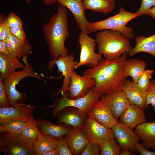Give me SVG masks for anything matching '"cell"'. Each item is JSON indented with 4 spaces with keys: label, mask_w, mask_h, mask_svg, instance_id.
Here are the masks:
<instances>
[{
    "label": "cell",
    "mask_w": 155,
    "mask_h": 155,
    "mask_svg": "<svg viewBox=\"0 0 155 155\" xmlns=\"http://www.w3.org/2000/svg\"><path fill=\"white\" fill-rule=\"evenodd\" d=\"M128 55L124 53L112 59L102 58L96 66L85 70L82 76L94 79L93 90L102 95L121 90L127 78L124 68Z\"/></svg>",
    "instance_id": "obj_1"
},
{
    "label": "cell",
    "mask_w": 155,
    "mask_h": 155,
    "mask_svg": "<svg viewBox=\"0 0 155 155\" xmlns=\"http://www.w3.org/2000/svg\"><path fill=\"white\" fill-rule=\"evenodd\" d=\"M68 23L67 8L59 4L57 13L52 15L43 25L44 36L49 54L53 59L69 54V50L65 46V41L69 36Z\"/></svg>",
    "instance_id": "obj_2"
},
{
    "label": "cell",
    "mask_w": 155,
    "mask_h": 155,
    "mask_svg": "<svg viewBox=\"0 0 155 155\" xmlns=\"http://www.w3.org/2000/svg\"><path fill=\"white\" fill-rule=\"evenodd\" d=\"M96 38L98 53L105 59L118 58L124 53L128 54L133 48L129 39L118 31L108 29L99 31Z\"/></svg>",
    "instance_id": "obj_3"
},
{
    "label": "cell",
    "mask_w": 155,
    "mask_h": 155,
    "mask_svg": "<svg viewBox=\"0 0 155 155\" xmlns=\"http://www.w3.org/2000/svg\"><path fill=\"white\" fill-rule=\"evenodd\" d=\"M27 56L22 58L24 63V67L20 71H16L5 80H2L4 84L7 98L11 106L24 102L27 98L26 95L17 90L16 86L20 82L28 77H34L45 82L40 75L36 73L32 67L28 62Z\"/></svg>",
    "instance_id": "obj_4"
},
{
    "label": "cell",
    "mask_w": 155,
    "mask_h": 155,
    "mask_svg": "<svg viewBox=\"0 0 155 155\" xmlns=\"http://www.w3.org/2000/svg\"><path fill=\"white\" fill-rule=\"evenodd\" d=\"M140 16L127 11L122 7H120L118 13L102 20L90 23L91 32L108 29L119 31L128 39L135 38L133 28L127 26L131 20Z\"/></svg>",
    "instance_id": "obj_5"
},
{
    "label": "cell",
    "mask_w": 155,
    "mask_h": 155,
    "mask_svg": "<svg viewBox=\"0 0 155 155\" xmlns=\"http://www.w3.org/2000/svg\"><path fill=\"white\" fill-rule=\"evenodd\" d=\"M62 95L60 98H54L52 105L50 106L53 108V116H55L61 110L67 107L77 108L84 115H88V113L91 108L102 96L100 93L94 92L93 88L85 96L75 99H71L69 98L68 90Z\"/></svg>",
    "instance_id": "obj_6"
},
{
    "label": "cell",
    "mask_w": 155,
    "mask_h": 155,
    "mask_svg": "<svg viewBox=\"0 0 155 155\" xmlns=\"http://www.w3.org/2000/svg\"><path fill=\"white\" fill-rule=\"evenodd\" d=\"M0 151L5 155H36L33 141L7 133H0Z\"/></svg>",
    "instance_id": "obj_7"
},
{
    "label": "cell",
    "mask_w": 155,
    "mask_h": 155,
    "mask_svg": "<svg viewBox=\"0 0 155 155\" xmlns=\"http://www.w3.org/2000/svg\"><path fill=\"white\" fill-rule=\"evenodd\" d=\"M78 42L80 46V53L79 61L74 69H77L83 65L90 68L96 66L102 58L101 55L95 52L96 39L90 37L88 34L81 31Z\"/></svg>",
    "instance_id": "obj_8"
},
{
    "label": "cell",
    "mask_w": 155,
    "mask_h": 155,
    "mask_svg": "<svg viewBox=\"0 0 155 155\" xmlns=\"http://www.w3.org/2000/svg\"><path fill=\"white\" fill-rule=\"evenodd\" d=\"M74 54H68L65 56H60L56 59H53L49 63L48 69L52 70L53 66L56 65L58 69V73H61V76L64 77L63 84L61 88L57 92L53 94L52 97L61 94L62 95L68 90L71 82L70 77L78 61H74Z\"/></svg>",
    "instance_id": "obj_9"
},
{
    "label": "cell",
    "mask_w": 155,
    "mask_h": 155,
    "mask_svg": "<svg viewBox=\"0 0 155 155\" xmlns=\"http://www.w3.org/2000/svg\"><path fill=\"white\" fill-rule=\"evenodd\" d=\"M36 107L23 102L13 106L0 108V124L14 120L30 122L35 119L33 113Z\"/></svg>",
    "instance_id": "obj_10"
},
{
    "label": "cell",
    "mask_w": 155,
    "mask_h": 155,
    "mask_svg": "<svg viewBox=\"0 0 155 155\" xmlns=\"http://www.w3.org/2000/svg\"><path fill=\"white\" fill-rule=\"evenodd\" d=\"M90 142L99 145L115 138L111 128L99 123L91 116H88L82 127Z\"/></svg>",
    "instance_id": "obj_11"
},
{
    "label": "cell",
    "mask_w": 155,
    "mask_h": 155,
    "mask_svg": "<svg viewBox=\"0 0 155 155\" xmlns=\"http://www.w3.org/2000/svg\"><path fill=\"white\" fill-rule=\"evenodd\" d=\"M69 98L75 99L86 96L95 85V80L77 74L73 70L70 77Z\"/></svg>",
    "instance_id": "obj_12"
},
{
    "label": "cell",
    "mask_w": 155,
    "mask_h": 155,
    "mask_svg": "<svg viewBox=\"0 0 155 155\" xmlns=\"http://www.w3.org/2000/svg\"><path fill=\"white\" fill-rule=\"evenodd\" d=\"M115 138L118 141L121 149L135 150L134 146L140 140L133 129L120 122L112 128Z\"/></svg>",
    "instance_id": "obj_13"
},
{
    "label": "cell",
    "mask_w": 155,
    "mask_h": 155,
    "mask_svg": "<svg viewBox=\"0 0 155 155\" xmlns=\"http://www.w3.org/2000/svg\"><path fill=\"white\" fill-rule=\"evenodd\" d=\"M58 4L68 8L73 14L77 24L81 31L87 34L92 33L90 23L87 20L85 10L82 0H56Z\"/></svg>",
    "instance_id": "obj_14"
},
{
    "label": "cell",
    "mask_w": 155,
    "mask_h": 155,
    "mask_svg": "<svg viewBox=\"0 0 155 155\" xmlns=\"http://www.w3.org/2000/svg\"><path fill=\"white\" fill-rule=\"evenodd\" d=\"M100 99L110 108L113 116L117 120L131 104L122 90L102 95Z\"/></svg>",
    "instance_id": "obj_15"
},
{
    "label": "cell",
    "mask_w": 155,
    "mask_h": 155,
    "mask_svg": "<svg viewBox=\"0 0 155 155\" xmlns=\"http://www.w3.org/2000/svg\"><path fill=\"white\" fill-rule=\"evenodd\" d=\"M55 116L58 123L75 128L82 127L88 115H85L77 108L67 107L61 110Z\"/></svg>",
    "instance_id": "obj_16"
},
{
    "label": "cell",
    "mask_w": 155,
    "mask_h": 155,
    "mask_svg": "<svg viewBox=\"0 0 155 155\" xmlns=\"http://www.w3.org/2000/svg\"><path fill=\"white\" fill-rule=\"evenodd\" d=\"M88 115L98 122L110 128L118 122L113 116L110 108L101 100H98L90 110Z\"/></svg>",
    "instance_id": "obj_17"
},
{
    "label": "cell",
    "mask_w": 155,
    "mask_h": 155,
    "mask_svg": "<svg viewBox=\"0 0 155 155\" xmlns=\"http://www.w3.org/2000/svg\"><path fill=\"white\" fill-rule=\"evenodd\" d=\"M5 41L9 53L13 55L20 60L31 53L32 46L27 38L18 39L11 33L8 28L7 36Z\"/></svg>",
    "instance_id": "obj_18"
},
{
    "label": "cell",
    "mask_w": 155,
    "mask_h": 155,
    "mask_svg": "<svg viewBox=\"0 0 155 155\" xmlns=\"http://www.w3.org/2000/svg\"><path fill=\"white\" fill-rule=\"evenodd\" d=\"M144 109L131 104L119 117L120 122L133 129L138 125L146 122Z\"/></svg>",
    "instance_id": "obj_19"
},
{
    "label": "cell",
    "mask_w": 155,
    "mask_h": 155,
    "mask_svg": "<svg viewBox=\"0 0 155 155\" xmlns=\"http://www.w3.org/2000/svg\"><path fill=\"white\" fill-rule=\"evenodd\" d=\"M64 138L67 142L73 155H81L90 142L82 127L72 128Z\"/></svg>",
    "instance_id": "obj_20"
},
{
    "label": "cell",
    "mask_w": 155,
    "mask_h": 155,
    "mask_svg": "<svg viewBox=\"0 0 155 155\" xmlns=\"http://www.w3.org/2000/svg\"><path fill=\"white\" fill-rule=\"evenodd\" d=\"M36 121L40 131L46 136L59 139L66 135L72 128L63 123H58L56 125L41 118L38 119Z\"/></svg>",
    "instance_id": "obj_21"
},
{
    "label": "cell",
    "mask_w": 155,
    "mask_h": 155,
    "mask_svg": "<svg viewBox=\"0 0 155 155\" xmlns=\"http://www.w3.org/2000/svg\"><path fill=\"white\" fill-rule=\"evenodd\" d=\"M134 131L147 149L155 146V121L138 125Z\"/></svg>",
    "instance_id": "obj_22"
},
{
    "label": "cell",
    "mask_w": 155,
    "mask_h": 155,
    "mask_svg": "<svg viewBox=\"0 0 155 155\" xmlns=\"http://www.w3.org/2000/svg\"><path fill=\"white\" fill-rule=\"evenodd\" d=\"M24 66L13 55L0 53V78L2 80L6 79L16 69H22Z\"/></svg>",
    "instance_id": "obj_23"
},
{
    "label": "cell",
    "mask_w": 155,
    "mask_h": 155,
    "mask_svg": "<svg viewBox=\"0 0 155 155\" xmlns=\"http://www.w3.org/2000/svg\"><path fill=\"white\" fill-rule=\"evenodd\" d=\"M122 90L131 104H135L144 109L147 108L146 97L139 89L137 84L133 81L126 80L123 87Z\"/></svg>",
    "instance_id": "obj_24"
},
{
    "label": "cell",
    "mask_w": 155,
    "mask_h": 155,
    "mask_svg": "<svg viewBox=\"0 0 155 155\" xmlns=\"http://www.w3.org/2000/svg\"><path fill=\"white\" fill-rule=\"evenodd\" d=\"M59 140L60 139L46 136L39 131L36 139L33 142L36 155H43L55 149Z\"/></svg>",
    "instance_id": "obj_25"
},
{
    "label": "cell",
    "mask_w": 155,
    "mask_h": 155,
    "mask_svg": "<svg viewBox=\"0 0 155 155\" xmlns=\"http://www.w3.org/2000/svg\"><path fill=\"white\" fill-rule=\"evenodd\" d=\"M136 45L128 54L130 57L139 52L147 53L155 57V34L149 37L139 36L135 37Z\"/></svg>",
    "instance_id": "obj_26"
},
{
    "label": "cell",
    "mask_w": 155,
    "mask_h": 155,
    "mask_svg": "<svg viewBox=\"0 0 155 155\" xmlns=\"http://www.w3.org/2000/svg\"><path fill=\"white\" fill-rule=\"evenodd\" d=\"M147 66V63L138 58H134L126 60L124 72L127 77H131L133 81L137 83Z\"/></svg>",
    "instance_id": "obj_27"
},
{
    "label": "cell",
    "mask_w": 155,
    "mask_h": 155,
    "mask_svg": "<svg viewBox=\"0 0 155 155\" xmlns=\"http://www.w3.org/2000/svg\"><path fill=\"white\" fill-rule=\"evenodd\" d=\"M85 9L106 14L111 13L115 7V0H82Z\"/></svg>",
    "instance_id": "obj_28"
},
{
    "label": "cell",
    "mask_w": 155,
    "mask_h": 155,
    "mask_svg": "<svg viewBox=\"0 0 155 155\" xmlns=\"http://www.w3.org/2000/svg\"><path fill=\"white\" fill-rule=\"evenodd\" d=\"M5 21L8 28L15 37L20 40L27 38L22 20L15 13H9Z\"/></svg>",
    "instance_id": "obj_29"
},
{
    "label": "cell",
    "mask_w": 155,
    "mask_h": 155,
    "mask_svg": "<svg viewBox=\"0 0 155 155\" xmlns=\"http://www.w3.org/2000/svg\"><path fill=\"white\" fill-rule=\"evenodd\" d=\"M28 123L22 121L14 120L0 124V132L7 133L14 135H21Z\"/></svg>",
    "instance_id": "obj_30"
},
{
    "label": "cell",
    "mask_w": 155,
    "mask_h": 155,
    "mask_svg": "<svg viewBox=\"0 0 155 155\" xmlns=\"http://www.w3.org/2000/svg\"><path fill=\"white\" fill-rule=\"evenodd\" d=\"M101 155H118L121 148L115 138L99 145Z\"/></svg>",
    "instance_id": "obj_31"
},
{
    "label": "cell",
    "mask_w": 155,
    "mask_h": 155,
    "mask_svg": "<svg viewBox=\"0 0 155 155\" xmlns=\"http://www.w3.org/2000/svg\"><path fill=\"white\" fill-rule=\"evenodd\" d=\"M37 121L35 119L28 123L23 129L21 135L32 141L36 139L39 132Z\"/></svg>",
    "instance_id": "obj_32"
},
{
    "label": "cell",
    "mask_w": 155,
    "mask_h": 155,
    "mask_svg": "<svg viewBox=\"0 0 155 155\" xmlns=\"http://www.w3.org/2000/svg\"><path fill=\"white\" fill-rule=\"evenodd\" d=\"M153 72V70H145L137 83L138 88L146 97L147 91L150 81V80Z\"/></svg>",
    "instance_id": "obj_33"
},
{
    "label": "cell",
    "mask_w": 155,
    "mask_h": 155,
    "mask_svg": "<svg viewBox=\"0 0 155 155\" xmlns=\"http://www.w3.org/2000/svg\"><path fill=\"white\" fill-rule=\"evenodd\" d=\"M149 104H151L153 110H155V79L150 81L147 91L146 105L147 108Z\"/></svg>",
    "instance_id": "obj_34"
},
{
    "label": "cell",
    "mask_w": 155,
    "mask_h": 155,
    "mask_svg": "<svg viewBox=\"0 0 155 155\" xmlns=\"http://www.w3.org/2000/svg\"><path fill=\"white\" fill-rule=\"evenodd\" d=\"M56 149L58 155H73L67 142L64 137L60 138Z\"/></svg>",
    "instance_id": "obj_35"
},
{
    "label": "cell",
    "mask_w": 155,
    "mask_h": 155,
    "mask_svg": "<svg viewBox=\"0 0 155 155\" xmlns=\"http://www.w3.org/2000/svg\"><path fill=\"white\" fill-rule=\"evenodd\" d=\"M99 145L89 142L85 147L81 155H99L100 154Z\"/></svg>",
    "instance_id": "obj_36"
},
{
    "label": "cell",
    "mask_w": 155,
    "mask_h": 155,
    "mask_svg": "<svg viewBox=\"0 0 155 155\" xmlns=\"http://www.w3.org/2000/svg\"><path fill=\"white\" fill-rule=\"evenodd\" d=\"M155 6V0H141L140 6L135 13L140 16L146 15L148 11L152 7Z\"/></svg>",
    "instance_id": "obj_37"
},
{
    "label": "cell",
    "mask_w": 155,
    "mask_h": 155,
    "mask_svg": "<svg viewBox=\"0 0 155 155\" xmlns=\"http://www.w3.org/2000/svg\"><path fill=\"white\" fill-rule=\"evenodd\" d=\"M11 106L7 99L5 86L2 80L0 78V107Z\"/></svg>",
    "instance_id": "obj_38"
},
{
    "label": "cell",
    "mask_w": 155,
    "mask_h": 155,
    "mask_svg": "<svg viewBox=\"0 0 155 155\" xmlns=\"http://www.w3.org/2000/svg\"><path fill=\"white\" fill-rule=\"evenodd\" d=\"M6 18L4 14H0V40L5 41L7 36L8 28L6 23Z\"/></svg>",
    "instance_id": "obj_39"
},
{
    "label": "cell",
    "mask_w": 155,
    "mask_h": 155,
    "mask_svg": "<svg viewBox=\"0 0 155 155\" xmlns=\"http://www.w3.org/2000/svg\"><path fill=\"white\" fill-rule=\"evenodd\" d=\"M134 148L141 155H155V152L150 151L139 142L135 144Z\"/></svg>",
    "instance_id": "obj_40"
},
{
    "label": "cell",
    "mask_w": 155,
    "mask_h": 155,
    "mask_svg": "<svg viewBox=\"0 0 155 155\" xmlns=\"http://www.w3.org/2000/svg\"><path fill=\"white\" fill-rule=\"evenodd\" d=\"M0 53L4 55L10 54L5 41L0 40Z\"/></svg>",
    "instance_id": "obj_41"
},
{
    "label": "cell",
    "mask_w": 155,
    "mask_h": 155,
    "mask_svg": "<svg viewBox=\"0 0 155 155\" xmlns=\"http://www.w3.org/2000/svg\"><path fill=\"white\" fill-rule=\"evenodd\" d=\"M133 150L127 149H121L119 151L118 155H136L133 152Z\"/></svg>",
    "instance_id": "obj_42"
},
{
    "label": "cell",
    "mask_w": 155,
    "mask_h": 155,
    "mask_svg": "<svg viewBox=\"0 0 155 155\" xmlns=\"http://www.w3.org/2000/svg\"><path fill=\"white\" fill-rule=\"evenodd\" d=\"M31 0H26V3L27 4L30 3ZM44 3L46 5H50L55 3L56 0H42Z\"/></svg>",
    "instance_id": "obj_43"
},
{
    "label": "cell",
    "mask_w": 155,
    "mask_h": 155,
    "mask_svg": "<svg viewBox=\"0 0 155 155\" xmlns=\"http://www.w3.org/2000/svg\"><path fill=\"white\" fill-rule=\"evenodd\" d=\"M146 15H149L155 19V6L150 9L147 12Z\"/></svg>",
    "instance_id": "obj_44"
},
{
    "label": "cell",
    "mask_w": 155,
    "mask_h": 155,
    "mask_svg": "<svg viewBox=\"0 0 155 155\" xmlns=\"http://www.w3.org/2000/svg\"><path fill=\"white\" fill-rule=\"evenodd\" d=\"M43 155H58V154L55 148L53 150L45 153Z\"/></svg>",
    "instance_id": "obj_45"
},
{
    "label": "cell",
    "mask_w": 155,
    "mask_h": 155,
    "mask_svg": "<svg viewBox=\"0 0 155 155\" xmlns=\"http://www.w3.org/2000/svg\"><path fill=\"white\" fill-rule=\"evenodd\" d=\"M155 151V146L153 147V148H152Z\"/></svg>",
    "instance_id": "obj_46"
}]
</instances>
